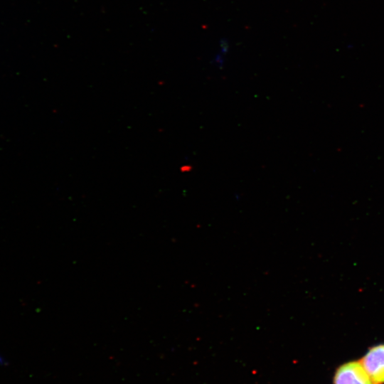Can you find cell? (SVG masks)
<instances>
[{"mask_svg":"<svg viewBox=\"0 0 384 384\" xmlns=\"http://www.w3.org/2000/svg\"><path fill=\"white\" fill-rule=\"evenodd\" d=\"M334 384H373L361 362L351 361L341 366L334 376Z\"/></svg>","mask_w":384,"mask_h":384,"instance_id":"6da1fadb","label":"cell"},{"mask_svg":"<svg viewBox=\"0 0 384 384\" xmlns=\"http://www.w3.org/2000/svg\"><path fill=\"white\" fill-rule=\"evenodd\" d=\"M361 362L373 384L384 383V344L370 348Z\"/></svg>","mask_w":384,"mask_h":384,"instance_id":"7a4b0ae2","label":"cell"}]
</instances>
